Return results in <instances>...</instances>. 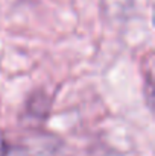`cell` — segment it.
<instances>
[{"mask_svg": "<svg viewBox=\"0 0 155 156\" xmlns=\"http://www.w3.org/2000/svg\"><path fill=\"white\" fill-rule=\"evenodd\" d=\"M3 156H64V146L55 136L34 135L6 146Z\"/></svg>", "mask_w": 155, "mask_h": 156, "instance_id": "1", "label": "cell"}, {"mask_svg": "<svg viewBox=\"0 0 155 156\" xmlns=\"http://www.w3.org/2000/svg\"><path fill=\"white\" fill-rule=\"evenodd\" d=\"M5 150H6V141H5L3 135L0 133V156H3V153H5Z\"/></svg>", "mask_w": 155, "mask_h": 156, "instance_id": "2", "label": "cell"}]
</instances>
